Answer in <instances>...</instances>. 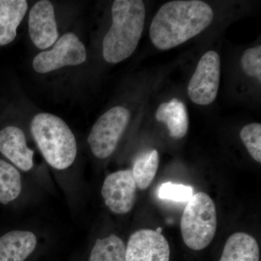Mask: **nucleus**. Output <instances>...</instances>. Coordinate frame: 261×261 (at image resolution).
Returning <instances> with one entry per match:
<instances>
[{"mask_svg": "<svg viewBox=\"0 0 261 261\" xmlns=\"http://www.w3.org/2000/svg\"><path fill=\"white\" fill-rule=\"evenodd\" d=\"M214 20L212 8L200 0L165 3L152 19L149 37L154 47L168 50L205 30Z\"/></svg>", "mask_w": 261, "mask_h": 261, "instance_id": "obj_1", "label": "nucleus"}, {"mask_svg": "<svg viewBox=\"0 0 261 261\" xmlns=\"http://www.w3.org/2000/svg\"><path fill=\"white\" fill-rule=\"evenodd\" d=\"M145 16L141 0L114 1L113 23L102 43L103 57L108 63H121L133 54L142 37Z\"/></svg>", "mask_w": 261, "mask_h": 261, "instance_id": "obj_2", "label": "nucleus"}, {"mask_svg": "<svg viewBox=\"0 0 261 261\" xmlns=\"http://www.w3.org/2000/svg\"><path fill=\"white\" fill-rule=\"evenodd\" d=\"M32 135L47 162L53 168L63 170L74 162L76 141L68 125L59 117L39 113L31 124Z\"/></svg>", "mask_w": 261, "mask_h": 261, "instance_id": "obj_3", "label": "nucleus"}, {"mask_svg": "<svg viewBox=\"0 0 261 261\" xmlns=\"http://www.w3.org/2000/svg\"><path fill=\"white\" fill-rule=\"evenodd\" d=\"M217 229V214L214 201L205 192H197L187 202L181 220L184 243L194 250L210 245Z\"/></svg>", "mask_w": 261, "mask_h": 261, "instance_id": "obj_4", "label": "nucleus"}, {"mask_svg": "<svg viewBox=\"0 0 261 261\" xmlns=\"http://www.w3.org/2000/svg\"><path fill=\"white\" fill-rule=\"evenodd\" d=\"M130 117L126 108L117 106L97 120L88 137L89 145L95 157L104 159L113 153L128 126Z\"/></svg>", "mask_w": 261, "mask_h": 261, "instance_id": "obj_5", "label": "nucleus"}, {"mask_svg": "<svg viewBox=\"0 0 261 261\" xmlns=\"http://www.w3.org/2000/svg\"><path fill=\"white\" fill-rule=\"evenodd\" d=\"M220 76L219 55L215 51H207L200 58L189 82L187 90L192 102L200 106L214 102L219 92Z\"/></svg>", "mask_w": 261, "mask_h": 261, "instance_id": "obj_6", "label": "nucleus"}, {"mask_svg": "<svg viewBox=\"0 0 261 261\" xmlns=\"http://www.w3.org/2000/svg\"><path fill=\"white\" fill-rule=\"evenodd\" d=\"M87 59L83 43L73 33L62 36L50 51H44L34 58L33 67L38 73H45L67 65H78Z\"/></svg>", "mask_w": 261, "mask_h": 261, "instance_id": "obj_7", "label": "nucleus"}, {"mask_svg": "<svg viewBox=\"0 0 261 261\" xmlns=\"http://www.w3.org/2000/svg\"><path fill=\"white\" fill-rule=\"evenodd\" d=\"M137 187L132 170L111 173L102 188L106 205L115 214H127L135 205Z\"/></svg>", "mask_w": 261, "mask_h": 261, "instance_id": "obj_8", "label": "nucleus"}, {"mask_svg": "<svg viewBox=\"0 0 261 261\" xmlns=\"http://www.w3.org/2000/svg\"><path fill=\"white\" fill-rule=\"evenodd\" d=\"M169 244L162 233L141 229L130 235L125 261H169Z\"/></svg>", "mask_w": 261, "mask_h": 261, "instance_id": "obj_9", "label": "nucleus"}, {"mask_svg": "<svg viewBox=\"0 0 261 261\" xmlns=\"http://www.w3.org/2000/svg\"><path fill=\"white\" fill-rule=\"evenodd\" d=\"M29 30L31 39L39 49H47L56 42L58 27L51 2L42 0L33 6L29 14Z\"/></svg>", "mask_w": 261, "mask_h": 261, "instance_id": "obj_10", "label": "nucleus"}, {"mask_svg": "<svg viewBox=\"0 0 261 261\" xmlns=\"http://www.w3.org/2000/svg\"><path fill=\"white\" fill-rule=\"evenodd\" d=\"M0 152L24 171L33 167L34 151L27 145L23 130L16 126H7L0 130Z\"/></svg>", "mask_w": 261, "mask_h": 261, "instance_id": "obj_11", "label": "nucleus"}, {"mask_svg": "<svg viewBox=\"0 0 261 261\" xmlns=\"http://www.w3.org/2000/svg\"><path fill=\"white\" fill-rule=\"evenodd\" d=\"M37 238L30 231H13L0 238V261H24L37 246Z\"/></svg>", "mask_w": 261, "mask_h": 261, "instance_id": "obj_12", "label": "nucleus"}, {"mask_svg": "<svg viewBox=\"0 0 261 261\" xmlns=\"http://www.w3.org/2000/svg\"><path fill=\"white\" fill-rule=\"evenodd\" d=\"M158 121L167 126L170 137L180 140L189 129L188 112L185 103L176 98L160 105L155 113Z\"/></svg>", "mask_w": 261, "mask_h": 261, "instance_id": "obj_13", "label": "nucleus"}, {"mask_svg": "<svg viewBox=\"0 0 261 261\" xmlns=\"http://www.w3.org/2000/svg\"><path fill=\"white\" fill-rule=\"evenodd\" d=\"M27 9L25 0H0V46L14 40Z\"/></svg>", "mask_w": 261, "mask_h": 261, "instance_id": "obj_14", "label": "nucleus"}, {"mask_svg": "<svg viewBox=\"0 0 261 261\" xmlns=\"http://www.w3.org/2000/svg\"><path fill=\"white\" fill-rule=\"evenodd\" d=\"M219 261H260L256 240L245 232H237L228 238Z\"/></svg>", "mask_w": 261, "mask_h": 261, "instance_id": "obj_15", "label": "nucleus"}, {"mask_svg": "<svg viewBox=\"0 0 261 261\" xmlns=\"http://www.w3.org/2000/svg\"><path fill=\"white\" fill-rule=\"evenodd\" d=\"M159 166V154L156 149L142 154L134 164L132 174L140 190L148 188L153 181Z\"/></svg>", "mask_w": 261, "mask_h": 261, "instance_id": "obj_16", "label": "nucleus"}, {"mask_svg": "<svg viewBox=\"0 0 261 261\" xmlns=\"http://www.w3.org/2000/svg\"><path fill=\"white\" fill-rule=\"evenodd\" d=\"M126 246L118 236L98 239L91 252L89 261H125Z\"/></svg>", "mask_w": 261, "mask_h": 261, "instance_id": "obj_17", "label": "nucleus"}, {"mask_svg": "<svg viewBox=\"0 0 261 261\" xmlns=\"http://www.w3.org/2000/svg\"><path fill=\"white\" fill-rule=\"evenodd\" d=\"M22 184L18 170L0 160V203L7 205L18 197Z\"/></svg>", "mask_w": 261, "mask_h": 261, "instance_id": "obj_18", "label": "nucleus"}, {"mask_svg": "<svg viewBox=\"0 0 261 261\" xmlns=\"http://www.w3.org/2000/svg\"><path fill=\"white\" fill-rule=\"evenodd\" d=\"M240 138L252 159L261 162V124L252 123L242 128Z\"/></svg>", "mask_w": 261, "mask_h": 261, "instance_id": "obj_19", "label": "nucleus"}, {"mask_svg": "<svg viewBox=\"0 0 261 261\" xmlns=\"http://www.w3.org/2000/svg\"><path fill=\"white\" fill-rule=\"evenodd\" d=\"M193 192V187L191 186L166 182L159 187V197L161 200L188 202L194 195Z\"/></svg>", "mask_w": 261, "mask_h": 261, "instance_id": "obj_20", "label": "nucleus"}, {"mask_svg": "<svg viewBox=\"0 0 261 261\" xmlns=\"http://www.w3.org/2000/svg\"><path fill=\"white\" fill-rule=\"evenodd\" d=\"M241 65L245 73L261 81V46L249 48L244 51Z\"/></svg>", "mask_w": 261, "mask_h": 261, "instance_id": "obj_21", "label": "nucleus"}, {"mask_svg": "<svg viewBox=\"0 0 261 261\" xmlns=\"http://www.w3.org/2000/svg\"><path fill=\"white\" fill-rule=\"evenodd\" d=\"M156 231H158V232L161 233L162 232V228H159L157 230H156Z\"/></svg>", "mask_w": 261, "mask_h": 261, "instance_id": "obj_22", "label": "nucleus"}]
</instances>
